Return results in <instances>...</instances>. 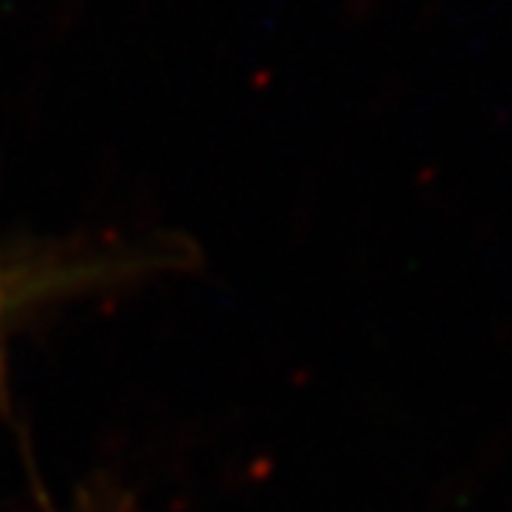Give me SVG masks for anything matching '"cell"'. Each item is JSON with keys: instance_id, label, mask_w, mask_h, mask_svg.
<instances>
[{"instance_id": "6da1fadb", "label": "cell", "mask_w": 512, "mask_h": 512, "mask_svg": "<svg viewBox=\"0 0 512 512\" xmlns=\"http://www.w3.org/2000/svg\"><path fill=\"white\" fill-rule=\"evenodd\" d=\"M4 310H7V290H4V280H0V320H4Z\"/></svg>"}]
</instances>
